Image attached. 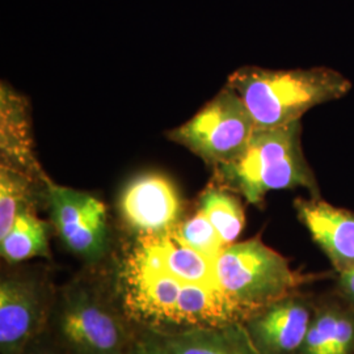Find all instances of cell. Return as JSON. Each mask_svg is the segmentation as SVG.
Returning a JSON list of instances; mask_svg holds the SVG:
<instances>
[{
    "instance_id": "cell-1",
    "label": "cell",
    "mask_w": 354,
    "mask_h": 354,
    "mask_svg": "<svg viewBox=\"0 0 354 354\" xmlns=\"http://www.w3.org/2000/svg\"><path fill=\"white\" fill-rule=\"evenodd\" d=\"M114 290L127 317L145 332L177 333L241 323L219 289L176 279L133 248L118 269Z\"/></svg>"
},
{
    "instance_id": "cell-2",
    "label": "cell",
    "mask_w": 354,
    "mask_h": 354,
    "mask_svg": "<svg viewBox=\"0 0 354 354\" xmlns=\"http://www.w3.org/2000/svg\"><path fill=\"white\" fill-rule=\"evenodd\" d=\"M51 328L66 354H127L140 340L115 290L75 279L55 294Z\"/></svg>"
},
{
    "instance_id": "cell-3",
    "label": "cell",
    "mask_w": 354,
    "mask_h": 354,
    "mask_svg": "<svg viewBox=\"0 0 354 354\" xmlns=\"http://www.w3.org/2000/svg\"><path fill=\"white\" fill-rule=\"evenodd\" d=\"M257 130L299 122L310 109L346 95L351 83L329 68L266 70L241 67L228 77Z\"/></svg>"
},
{
    "instance_id": "cell-4",
    "label": "cell",
    "mask_w": 354,
    "mask_h": 354,
    "mask_svg": "<svg viewBox=\"0 0 354 354\" xmlns=\"http://www.w3.org/2000/svg\"><path fill=\"white\" fill-rule=\"evenodd\" d=\"M219 185L243 196L252 205L272 190L304 188L317 197L315 177L301 145V122L260 129L239 156L215 167Z\"/></svg>"
},
{
    "instance_id": "cell-5",
    "label": "cell",
    "mask_w": 354,
    "mask_h": 354,
    "mask_svg": "<svg viewBox=\"0 0 354 354\" xmlns=\"http://www.w3.org/2000/svg\"><path fill=\"white\" fill-rule=\"evenodd\" d=\"M215 279L241 323L297 294L310 277L257 238L227 245L214 260Z\"/></svg>"
},
{
    "instance_id": "cell-6",
    "label": "cell",
    "mask_w": 354,
    "mask_h": 354,
    "mask_svg": "<svg viewBox=\"0 0 354 354\" xmlns=\"http://www.w3.org/2000/svg\"><path fill=\"white\" fill-rule=\"evenodd\" d=\"M256 131L252 115L234 89L226 86L188 122L167 133L212 167L239 156Z\"/></svg>"
},
{
    "instance_id": "cell-7",
    "label": "cell",
    "mask_w": 354,
    "mask_h": 354,
    "mask_svg": "<svg viewBox=\"0 0 354 354\" xmlns=\"http://www.w3.org/2000/svg\"><path fill=\"white\" fill-rule=\"evenodd\" d=\"M44 200L51 225L64 247L88 264L99 263L109 250L105 205L87 192L45 183Z\"/></svg>"
},
{
    "instance_id": "cell-8",
    "label": "cell",
    "mask_w": 354,
    "mask_h": 354,
    "mask_svg": "<svg viewBox=\"0 0 354 354\" xmlns=\"http://www.w3.org/2000/svg\"><path fill=\"white\" fill-rule=\"evenodd\" d=\"M49 281L15 274L0 282V352L24 354L48 328L55 301Z\"/></svg>"
},
{
    "instance_id": "cell-9",
    "label": "cell",
    "mask_w": 354,
    "mask_h": 354,
    "mask_svg": "<svg viewBox=\"0 0 354 354\" xmlns=\"http://www.w3.org/2000/svg\"><path fill=\"white\" fill-rule=\"evenodd\" d=\"M118 212L138 238L162 236L181 222L183 200L169 177L145 172L125 184L118 197Z\"/></svg>"
},
{
    "instance_id": "cell-10",
    "label": "cell",
    "mask_w": 354,
    "mask_h": 354,
    "mask_svg": "<svg viewBox=\"0 0 354 354\" xmlns=\"http://www.w3.org/2000/svg\"><path fill=\"white\" fill-rule=\"evenodd\" d=\"M314 306L292 294L243 323L260 354H298L315 315Z\"/></svg>"
},
{
    "instance_id": "cell-11",
    "label": "cell",
    "mask_w": 354,
    "mask_h": 354,
    "mask_svg": "<svg viewBox=\"0 0 354 354\" xmlns=\"http://www.w3.org/2000/svg\"><path fill=\"white\" fill-rule=\"evenodd\" d=\"M138 346L150 354H260L243 323L177 333L140 330Z\"/></svg>"
},
{
    "instance_id": "cell-12",
    "label": "cell",
    "mask_w": 354,
    "mask_h": 354,
    "mask_svg": "<svg viewBox=\"0 0 354 354\" xmlns=\"http://www.w3.org/2000/svg\"><path fill=\"white\" fill-rule=\"evenodd\" d=\"M299 221L327 254L336 272L354 268V213L314 197L294 203Z\"/></svg>"
},
{
    "instance_id": "cell-13",
    "label": "cell",
    "mask_w": 354,
    "mask_h": 354,
    "mask_svg": "<svg viewBox=\"0 0 354 354\" xmlns=\"http://www.w3.org/2000/svg\"><path fill=\"white\" fill-rule=\"evenodd\" d=\"M0 151L3 165L21 169L39 181L49 178L33 152L28 102L4 83L0 91Z\"/></svg>"
},
{
    "instance_id": "cell-14",
    "label": "cell",
    "mask_w": 354,
    "mask_h": 354,
    "mask_svg": "<svg viewBox=\"0 0 354 354\" xmlns=\"http://www.w3.org/2000/svg\"><path fill=\"white\" fill-rule=\"evenodd\" d=\"M133 250L147 263L176 279L219 289L215 279L214 260L180 243L172 231L162 236L138 238Z\"/></svg>"
},
{
    "instance_id": "cell-15",
    "label": "cell",
    "mask_w": 354,
    "mask_h": 354,
    "mask_svg": "<svg viewBox=\"0 0 354 354\" xmlns=\"http://www.w3.org/2000/svg\"><path fill=\"white\" fill-rule=\"evenodd\" d=\"M298 354H354V313L339 304L315 310Z\"/></svg>"
},
{
    "instance_id": "cell-16",
    "label": "cell",
    "mask_w": 354,
    "mask_h": 354,
    "mask_svg": "<svg viewBox=\"0 0 354 354\" xmlns=\"http://www.w3.org/2000/svg\"><path fill=\"white\" fill-rule=\"evenodd\" d=\"M0 252L11 266L33 257L50 259L49 225L36 214L35 209L21 212L10 231L0 238Z\"/></svg>"
},
{
    "instance_id": "cell-17",
    "label": "cell",
    "mask_w": 354,
    "mask_h": 354,
    "mask_svg": "<svg viewBox=\"0 0 354 354\" xmlns=\"http://www.w3.org/2000/svg\"><path fill=\"white\" fill-rule=\"evenodd\" d=\"M45 183L21 169L0 165V238L10 231L21 212L36 210L38 189H44Z\"/></svg>"
},
{
    "instance_id": "cell-18",
    "label": "cell",
    "mask_w": 354,
    "mask_h": 354,
    "mask_svg": "<svg viewBox=\"0 0 354 354\" xmlns=\"http://www.w3.org/2000/svg\"><path fill=\"white\" fill-rule=\"evenodd\" d=\"M198 210L214 226L226 245L234 244L241 236L245 215L239 198L222 185H210L200 197Z\"/></svg>"
},
{
    "instance_id": "cell-19",
    "label": "cell",
    "mask_w": 354,
    "mask_h": 354,
    "mask_svg": "<svg viewBox=\"0 0 354 354\" xmlns=\"http://www.w3.org/2000/svg\"><path fill=\"white\" fill-rule=\"evenodd\" d=\"M172 234L180 243L197 252L203 253V256L212 260H215L227 247L210 221L200 210H197V213L188 219L181 221L174 228Z\"/></svg>"
},
{
    "instance_id": "cell-20",
    "label": "cell",
    "mask_w": 354,
    "mask_h": 354,
    "mask_svg": "<svg viewBox=\"0 0 354 354\" xmlns=\"http://www.w3.org/2000/svg\"><path fill=\"white\" fill-rule=\"evenodd\" d=\"M340 286L342 294L354 307V268L340 273Z\"/></svg>"
},
{
    "instance_id": "cell-21",
    "label": "cell",
    "mask_w": 354,
    "mask_h": 354,
    "mask_svg": "<svg viewBox=\"0 0 354 354\" xmlns=\"http://www.w3.org/2000/svg\"><path fill=\"white\" fill-rule=\"evenodd\" d=\"M24 354H58L54 349H51L50 346L41 344L39 340L35 342L32 346H29V349Z\"/></svg>"
},
{
    "instance_id": "cell-22",
    "label": "cell",
    "mask_w": 354,
    "mask_h": 354,
    "mask_svg": "<svg viewBox=\"0 0 354 354\" xmlns=\"http://www.w3.org/2000/svg\"><path fill=\"white\" fill-rule=\"evenodd\" d=\"M127 354H150V353H147V352H146V351H143V349H142V348H140V346H138V344H137V346H136V348H134V349H133V351H131V352H129V353H127Z\"/></svg>"
}]
</instances>
